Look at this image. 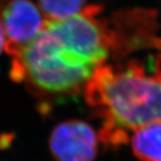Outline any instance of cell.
Returning a JSON list of instances; mask_svg holds the SVG:
<instances>
[{"mask_svg":"<svg viewBox=\"0 0 161 161\" xmlns=\"http://www.w3.org/2000/svg\"><path fill=\"white\" fill-rule=\"evenodd\" d=\"M101 8L88 7L77 16L47 20L44 28L18 55L10 76L36 95L63 97L85 90L98 68L119 47L112 20L98 18Z\"/></svg>","mask_w":161,"mask_h":161,"instance_id":"obj_1","label":"cell"},{"mask_svg":"<svg viewBox=\"0 0 161 161\" xmlns=\"http://www.w3.org/2000/svg\"><path fill=\"white\" fill-rule=\"evenodd\" d=\"M85 97L102 119L100 140L112 147L126 144L129 131L161 121V69L147 72L138 61L102 65L88 82Z\"/></svg>","mask_w":161,"mask_h":161,"instance_id":"obj_2","label":"cell"},{"mask_svg":"<svg viewBox=\"0 0 161 161\" xmlns=\"http://www.w3.org/2000/svg\"><path fill=\"white\" fill-rule=\"evenodd\" d=\"M1 20L6 39L4 50L11 57L35 39L47 21L30 0H10L2 9Z\"/></svg>","mask_w":161,"mask_h":161,"instance_id":"obj_3","label":"cell"},{"mask_svg":"<svg viewBox=\"0 0 161 161\" xmlns=\"http://www.w3.org/2000/svg\"><path fill=\"white\" fill-rule=\"evenodd\" d=\"M99 139L88 123L68 120L53 130L50 148L56 161H92L97 155Z\"/></svg>","mask_w":161,"mask_h":161,"instance_id":"obj_4","label":"cell"},{"mask_svg":"<svg viewBox=\"0 0 161 161\" xmlns=\"http://www.w3.org/2000/svg\"><path fill=\"white\" fill-rule=\"evenodd\" d=\"M131 147L135 156L142 161H161V121L135 128L131 135Z\"/></svg>","mask_w":161,"mask_h":161,"instance_id":"obj_5","label":"cell"},{"mask_svg":"<svg viewBox=\"0 0 161 161\" xmlns=\"http://www.w3.org/2000/svg\"><path fill=\"white\" fill-rule=\"evenodd\" d=\"M46 20H61L77 16L88 7L86 0H38Z\"/></svg>","mask_w":161,"mask_h":161,"instance_id":"obj_6","label":"cell"},{"mask_svg":"<svg viewBox=\"0 0 161 161\" xmlns=\"http://www.w3.org/2000/svg\"><path fill=\"white\" fill-rule=\"evenodd\" d=\"M5 6V0H0V53H2L4 47H5V33H4V28L2 25V20H1V12L2 9Z\"/></svg>","mask_w":161,"mask_h":161,"instance_id":"obj_7","label":"cell"}]
</instances>
